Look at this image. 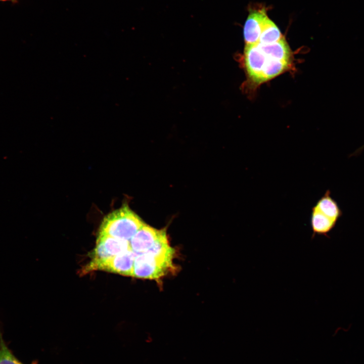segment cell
<instances>
[{
	"instance_id": "cell-1",
	"label": "cell",
	"mask_w": 364,
	"mask_h": 364,
	"mask_svg": "<svg viewBox=\"0 0 364 364\" xmlns=\"http://www.w3.org/2000/svg\"><path fill=\"white\" fill-rule=\"evenodd\" d=\"M243 62L249 79L257 85L287 71L291 66L292 56L283 37L270 43L246 44Z\"/></svg>"
},
{
	"instance_id": "cell-2",
	"label": "cell",
	"mask_w": 364,
	"mask_h": 364,
	"mask_svg": "<svg viewBox=\"0 0 364 364\" xmlns=\"http://www.w3.org/2000/svg\"><path fill=\"white\" fill-rule=\"evenodd\" d=\"M174 250L164 234L146 252L135 254L132 277L159 279L174 268Z\"/></svg>"
},
{
	"instance_id": "cell-3",
	"label": "cell",
	"mask_w": 364,
	"mask_h": 364,
	"mask_svg": "<svg viewBox=\"0 0 364 364\" xmlns=\"http://www.w3.org/2000/svg\"><path fill=\"white\" fill-rule=\"evenodd\" d=\"M144 223L128 205H124L105 217L99 234L129 241Z\"/></svg>"
},
{
	"instance_id": "cell-4",
	"label": "cell",
	"mask_w": 364,
	"mask_h": 364,
	"mask_svg": "<svg viewBox=\"0 0 364 364\" xmlns=\"http://www.w3.org/2000/svg\"><path fill=\"white\" fill-rule=\"evenodd\" d=\"M135 256V254L129 249L103 261L89 263L82 272L99 270L132 277Z\"/></svg>"
},
{
	"instance_id": "cell-5",
	"label": "cell",
	"mask_w": 364,
	"mask_h": 364,
	"mask_svg": "<svg viewBox=\"0 0 364 364\" xmlns=\"http://www.w3.org/2000/svg\"><path fill=\"white\" fill-rule=\"evenodd\" d=\"M129 249H131L129 241L99 234L89 263L103 261Z\"/></svg>"
},
{
	"instance_id": "cell-6",
	"label": "cell",
	"mask_w": 364,
	"mask_h": 364,
	"mask_svg": "<svg viewBox=\"0 0 364 364\" xmlns=\"http://www.w3.org/2000/svg\"><path fill=\"white\" fill-rule=\"evenodd\" d=\"M165 232L144 223L129 241L131 250L135 254L147 252Z\"/></svg>"
},
{
	"instance_id": "cell-7",
	"label": "cell",
	"mask_w": 364,
	"mask_h": 364,
	"mask_svg": "<svg viewBox=\"0 0 364 364\" xmlns=\"http://www.w3.org/2000/svg\"><path fill=\"white\" fill-rule=\"evenodd\" d=\"M267 17L264 8L251 10L244 26V37L246 44L257 43Z\"/></svg>"
},
{
	"instance_id": "cell-8",
	"label": "cell",
	"mask_w": 364,
	"mask_h": 364,
	"mask_svg": "<svg viewBox=\"0 0 364 364\" xmlns=\"http://www.w3.org/2000/svg\"><path fill=\"white\" fill-rule=\"evenodd\" d=\"M337 221L327 216L314 207L311 208L310 225L312 231V238L315 235L328 237L335 227Z\"/></svg>"
},
{
	"instance_id": "cell-9",
	"label": "cell",
	"mask_w": 364,
	"mask_h": 364,
	"mask_svg": "<svg viewBox=\"0 0 364 364\" xmlns=\"http://www.w3.org/2000/svg\"><path fill=\"white\" fill-rule=\"evenodd\" d=\"M313 207L336 221H337L342 215L341 210L336 201L331 197V192L329 190L326 191Z\"/></svg>"
},
{
	"instance_id": "cell-10",
	"label": "cell",
	"mask_w": 364,
	"mask_h": 364,
	"mask_svg": "<svg viewBox=\"0 0 364 364\" xmlns=\"http://www.w3.org/2000/svg\"><path fill=\"white\" fill-rule=\"evenodd\" d=\"M283 37L277 26L269 18L266 21L258 43H270Z\"/></svg>"
},
{
	"instance_id": "cell-11",
	"label": "cell",
	"mask_w": 364,
	"mask_h": 364,
	"mask_svg": "<svg viewBox=\"0 0 364 364\" xmlns=\"http://www.w3.org/2000/svg\"><path fill=\"white\" fill-rule=\"evenodd\" d=\"M0 364H24L13 354L0 333Z\"/></svg>"
},
{
	"instance_id": "cell-12",
	"label": "cell",
	"mask_w": 364,
	"mask_h": 364,
	"mask_svg": "<svg viewBox=\"0 0 364 364\" xmlns=\"http://www.w3.org/2000/svg\"><path fill=\"white\" fill-rule=\"evenodd\" d=\"M0 2H10L13 4H16L18 3V0H0Z\"/></svg>"
}]
</instances>
